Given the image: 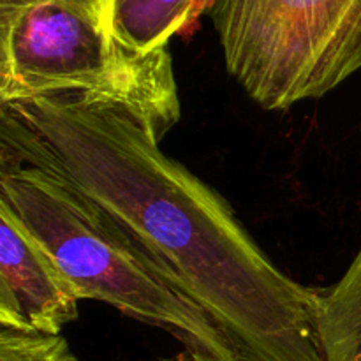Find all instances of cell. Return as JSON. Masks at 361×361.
I'll use <instances>...</instances> for the list:
<instances>
[{
    "label": "cell",
    "mask_w": 361,
    "mask_h": 361,
    "mask_svg": "<svg viewBox=\"0 0 361 361\" xmlns=\"http://www.w3.org/2000/svg\"><path fill=\"white\" fill-rule=\"evenodd\" d=\"M171 361H215V360H208V358H203V356L194 355V353H190V351H183Z\"/></svg>",
    "instance_id": "10"
},
{
    "label": "cell",
    "mask_w": 361,
    "mask_h": 361,
    "mask_svg": "<svg viewBox=\"0 0 361 361\" xmlns=\"http://www.w3.org/2000/svg\"><path fill=\"white\" fill-rule=\"evenodd\" d=\"M53 97L120 109L159 141L182 115L168 48L133 51L62 0L0 6V104Z\"/></svg>",
    "instance_id": "3"
},
{
    "label": "cell",
    "mask_w": 361,
    "mask_h": 361,
    "mask_svg": "<svg viewBox=\"0 0 361 361\" xmlns=\"http://www.w3.org/2000/svg\"><path fill=\"white\" fill-rule=\"evenodd\" d=\"M226 69L261 108L319 99L361 69V0H203Z\"/></svg>",
    "instance_id": "4"
},
{
    "label": "cell",
    "mask_w": 361,
    "mask_h": 361,
    "mask_svg": "<svg viewBox=\"0 0 361 361\" xmlns=\"http://www.w3.org/2000/svg\"><path fill=\"white\" fill-rule=\"evenodd\" d=\"M197 0H113L109 32L136 53L168 48L189 23Z\"/></svg>",
    "instance_id": "7"
},
{
    "label": "cell",
    "mask_w": 361,
    "mask_h": 361,
    "mask_svg": "<svg viewBox=\"0 0 361 361\" xmlns=\"http://www.w3.org/2000/svg\"><path fill=\"white\" fill-rule=\"evenodd\" d=\"M0 361H78L62 335L0 326Z\"/></svg>",
    "instance_id": "8"
},
{
    "label": "cell",
    "mask_w": 361,
    "mask_h": 361,
    "mask_svg": "<svg viewBox=\"0 0 361 361\" xmlns=\"http://www.w3.org/2000/svg\"><path fill=\"white\" fill-rule=\"evenodd\" d=\"M0 157L41 166L118 222L238 361H324L319 293L264 254L228 201L127 113L67 97L0 104Z\"/></svg>",
    "instance_id": "1"
},
{
    "label": "cell",
    "mask_w": 361,
    "mask_h": 361,
    "mask_svg": "<svg viewBox=\"0 0 361 361\" xmlns=\"http://www.w3.org/2000/svg\"><path fill=\"white\" fill-rule=\"evenodd\" d=\"M0 201L44 247L80 300L108 303L161 328L197 356L238 361L214 321L166 279L140 243L59 173L0 157Z\"/></svg>",
    "instance_id": "2"
},
{
    "label": "cell",
    "mask_w": 361,
    "mask_h": 361,
    "mask_svg": "<svg viewBox=\"0 0 361 361\" xmlns=\"http://www.w3.org/2000/svg\"><path fill=\"white\" fill-rule=\"evenodd\" d=\"M80 302L44 247L0 201V326L60 335L78 319Z\"/></svg>",
    "instance_id": "5"
},
{
    "label": "cell",
    "mask_w": 361,
    "mask_h": 361,
    "mask_svg": "<svg viewBox=\"0 0 361 361\" xmlns=\"http://www.w3.org/2000/svg\"><path fill=\"white\" fill-rule=\"evenodd\" d=\"M316 335L324 361H361V250L341 281L319 293Z\"/></svg>",
    "instance_id": "6"
},
{
    "label": "cell",
    "mask_w": 361,
    "mask_h": 361,
    "mask_svg": "<svg viewBox=\"0 0 361 361\" xmlns=\"http://www.w3.org/2000/svg\"><path fill=\"white\" fill-rule=\"evenodd\" d=\"M25 2H32V0H0V6H13V4ZM62 2L69 4V6L90 14L94 20H97L99 23H102L109 30V18H111L113 0H62Z\"/></svg>",
    "instance_id": "9"
}]
</instances>
